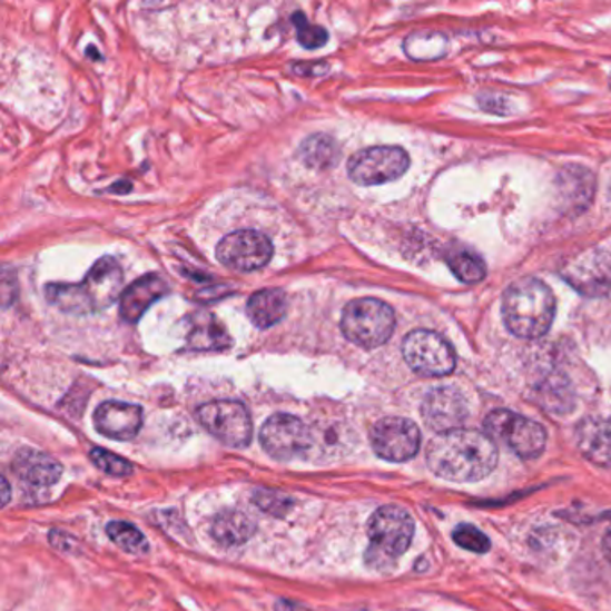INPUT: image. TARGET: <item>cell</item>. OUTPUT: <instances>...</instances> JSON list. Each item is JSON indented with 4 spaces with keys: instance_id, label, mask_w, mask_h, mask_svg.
<instances>
[{
    "instance_id": "31",
    "label": "cell",
    "mask_w": 611,
    "mask_h": 611,
    "mask_svg": "<svg viewBox=\"0 0 611 611\" xmlns=\"http://www.w3.org/2000/svg\"><path fill=\"white\" fill-rule=\"evenodd\" d=\"M602 552H604V556H607V560L611 563V529L604 534V538H602Z\"/></svg>"
},
{
    "instance_id": "26",
    "label": "cell",
    "mask_w": 611,
    "mask_h": 611,
    "mask_svg": "<svg viewBox=\"0 0 611 611\" xmlns=\"http://www.w3.org/2000/svg\"><path fill=\"white\" fill-rule=\"evenodd\" d=\"M90 460L97 469L102 470L105 474L111 475V477H128V475L134 474L131 463L122 460L119 455L105 451V449H93L90 452Z\"/></svg>"
},
{
    "instance_id": "25",
    "label": "cell",
    "mask_w": 611,
    "mask_h": 611,
    "mask_svg": "<svg viewBox=\"0 0 611 611\" xmlns=\"http://www.w3.org/2000/svg\"><path fill=\"white\" fill-rule=\"evenodd\" d=\"M254 504L255 506L260 507L267 515L282 519V516L287 515V513L293 510L295 501H293L287 493L260 487V490H257V492L254 493Z\"/></svg>"
},
{
    "instance_id": "34",
    "label": "cell",
    "mask_w": 611,
    "mask_h": 611,
    "mask_svg": "<svg viewBox=\"0 0 611 611\" xmlns=\"http://www.w3.org/2000/svg\"><path fill=\"white\" fill-rule=\"evenodd\" d=\"M611 423V422H610Z\"/></svg>"
},
{
    "instance_id": "3",
    "label": "cell",
    "mask_w": 611,
    "mask_h": 611,
    "mask_svg": "<svg viewBox=\"0 0 611 611\" xmlns=\"http://www.w3.org/2000/svg\"><path fill=\"white\" fill-rule=\"evenodd\" d=\"M556 314V299L542 280L522 278L506 290L502 316L511 334L522 339L545 336Z\"/></svg>"
},
{
    "instance_id": "2",
    "label": "cell",
    "mask_w": 611,
    "mask_h": 611,
    "mask_svg": "<svg viewBox=\"0 0 611 611\" xmlns=\"http://www.w3.org/2000/svg\"><path fill=\"white\" fill-rule=\"evenodd\" d=\"M125 273L116 258L105 257L93 264L81 284H51L47 299L65 313L88 314L110 307L119 298Z\"/></svg>"
},
{
    "instance_id": "19",
    "label": "cell",
    "mask_w": 611,
    "mask_h": 611,
    "mask_svg": "<svg viewBox=\"0 0 611 611\" xmlns=\"http://www.w3.org/2000/svg\"><path fill=\"white\" fill-rule=\"evenodd\" d=\"M246 313L255 327L263 331L272 328L273 325L282 322L287 313V296L282 289L258 290L248 299Z\"/></svg>"
},
{
    "instance_id": "28",
    "label": "cell",
    "mask_w": 611,
    "mask_h": 611,
    "mask_svg": "<svg viewBox=\"0 0 611 611\" xmlns=\"http://www.w3.org/2000/svg\"><path fill=\"white\" fill-rule=\"evenodd\" d=\"M296 28H298V42L305 47V49H317L327 43L328 32L319 26H313L305 19L304 13L295 14Z\"/></svg>"
},
{
    "instance_id": "6",
    "label": "cell",
    "mask_w": 611,
    "mask_h": 611,
    "mask_svg": "<svg viewBox=\"0 0 611 611\" xmlns=\"http://www.w3.org/2000/svg\"><path fill=\"white\" fill-rule=\"evenodd\" d=\"M487 436L502 440L524 460H534L548 445V433L540 423L507 410L493 411L484 420Z\"/></svg>"
},
{
    "instance_id": "16",
    "label": "cell",
    "mask_w": 611,
    "mask_h": 611,
    "mask_svg": "<svg viewBox=\"0 0 611 611\" xmlns=\"http://www.w3.org/2000/svg\"><path fill=\"white\" fill-rule=\"evenodd\" d=\"M13 472L26 486L43 490L60 481L63 469L51 455L32 449H22L13 457Z\"/></svg>"
},
{
    "instance_id": "27",
    "label": "cell",
    "mask_w": 611,
    "mask_h": 611,
    "mask_svg": "<svg viewBox=\"0 0 611 611\" xmlns=\"http://www.w3.org/2000/svg\"><path fill=\"white\" fill-rule=\"evenodd\" d=\"M454 542L460 545V548L466 549V551L475 552V554H484V552L490 551L492 543L487 540L486 534L483 531H479L477 528L470 524H461L454 529L452 533Z\"/></svg>"
},
{
    "instance_id": "4",
    "label": "cell",
    "mask_w": 611,
    "mask_h": 611,
    "mask_svg": "<svg viewBox=\"0 0 611 611\" xmlns=\"http://www.w3.org/2000/svg\"><path fill=\"white\" fill-rule=\"evenodd\" d=\"M414 522L407 511L398 506H384L373 513L368 524L369 548L366 565L387 569L410 549L413 542Z\"/></svg>"
},
{
    "instance_id": "13",
    "label": "cell",
    "mask_w": 611,
    "mask_h": 611,
    "mask_svg": "<svg viewBox=\"0 0 611 611\" xmlns=\"http://www.w3.org/2000/svg\"><path fill=\"white\" fill-rule=\"evenodd\" d=\"M561 275L583 295H607L611 289V257L601 249H590L572 258Z\"/></svg>"
},
{
    "instance_id": "30",
    "label": "cell",
    "mask_w": 611,
    "mask_h": 611,
    "mask_svg": "<svg viewBox=\"0 0 611 611\" xmlns=\"http://www.w3.org/2000/svg\"><path fill=\"white\" fill-rule=\"evenodd\" d=\"M305 69H307L305 65H295V70L296 72H298V75L307 76V72H305ZM317 69L327 70V65L325 63L313 65V67H311V76L317 75L316 72Z\"/></svg>"
},
{
    "instance_id": "23",
    "label": "cell",
    "mask_w": 611,
    "mask_h": 611,
    "mask_svg": "<svg viewBox=\"0 0 611 611\" xmlns=\"http://www.w3.org/2000/svg\"><path fill=\"white\" fill-rule=\"evenodd\" d=\"M449 266L464 284H477L486 276V264L483 258L470 249H457L449 255Z\"/></svg>"
},
{
    "instance_id": "21",
    "label": "cell",
    "mask_w": 611,
    "mask_h": 611,
    "mask_svg": "<svg viewBox=\"0 0 611 611\" xmlns=\"http://www.w3.org/2000/svg\"><path fill=\"white\" fill-rule=\"evenodd\" d=\"M299 155H302V160L308 167L328 169V167H334L339 161L341 151L334 138L328 137V135H314V137H308L302 144Z\"/></svg>"
},
{
    "instance_id": "32",
    "label": "cell",
    "mask_w": 611,
    "mask_h": 611,
    "mask_svg": "<svg viewBox=\"0 0 611 611\" xmlns=\"http://www.w3.org/2000/svg\"><path fill=\"white\" fill-rule=\"evenodd\" d=\"M0 481H2V496H4V499H2V504H8V501H10V484H8V481H6L4 477L0 479Z\"/></svg>"
},
{
    "instance_id": "11",
    "label": "cell",
    "mask_w": 611,
    "mask_h": 611,
    "mask_svg": "<svg viewBox=\"0 0 611 611\" xmlns=\"http://www.w3.org/2000/svg\"><path fill=\"white\" fill-rule=\"evenodd\" d=\"M219 263L235 272H257L269 264L273 244L267 235L255 230H239L226 235L216 249Z\"/></svg>"
},
{
    "instance_id": "22",
    "label": "cell",
    "mask_w": 611,
    "mask_h": 611,
    "mask_svg": "<svg viewBox=\"0 0 611 611\" xmlns=\"http://www.w3.org/2000/svg\"><path fill=\"white\" fill-rule=\"evenodd\" d=\"M405 55L414 61L440 60L449 51V42L442 32L422 31L411 35L404 43Z\"/></svg>"
},
{
    "instance_id": "29",
    "label": "cell",
    "mask_w": 611,
    "mask_h": 611,
    "mask_svg": "<svg viewBox=\"0 0 611 611\" xmlns=\"http://www.w3.org/2000/svg\"><path fill=\"white\" fill-rule=\"evenodd\" d=\"M276 611H311L308 608L302 607L299 602L287 601V599H280L276 602Z\"/></svg>"
},
{
    "instance_id": "9",
    "label": "cell",
    "mask_w": 611,
    "mask_h": 611,
    "mask_svg": "<svg viewBox=\"0 0 611 611\" xmlns=\"http://www.w3.org/2000/svg\"><path fill=\"white\" fill-rule=\"evenodd\" d=\"M402 354L411 369L425 377H445L455 368L454 348L434 332H411L404 339Z\"/></svg>"
},
{
    "instance_id": "24",
    "label": "cell",
    "mask_w": 611,
    "mask_h": 611,
    "mask_svg": "<svg viewBox=\"0 0 611 611\" xmlns=\"http://www.w3.org/2000/svg\"><path fill=\"white\" fill-rule=\"evenodd\" d=\"M106 533L111 538V542L129 554H146L148 552V540L135 525L128 524V522H110L106 528Z\"/></svg>"
},
{
    "instance_id": "1",
    "label": "cell",
    "mask_w": 611,
    "mask_h": 611,
    "mask_svg": "<svg viewBox=\"0 0 611 611\" xmlns=\"http://www.w3.org/2000/svg\"><path fill=\"white\" fill-rule=\"evenodd\" d=\"M499 461L495 443L486 434L457 428L437 434L427 446V463L437 477L452 483H474L487 477Z\"/></svg>"
},
{
    "instance_id": "5",
    "label": "cell",
    "mask_w": 611,
    "mask_h": 611,
    "mask_svg": "<svg viewBox=\"0 0 611 611\" xmlns=\"http://www.w3.org/2000/svg\"><path fill=\"white\" fill-rule=\"evenodd\" d=\"M396 319L390 305L381 299H354L341 317V331L346 339L363 348H378L393 336Z\"/></svg>"
},
{
    "instance_id": "14",
    "label": "cell",
    "mask_w": 611,
    "mask_h": 611,
    "mask_svg": "<svg viewBox=\"0 0 611 611\" xmlns=\"http://www.w3.org/2000/svg\"><path fill=\"white\" fill-rule=\"evenodd\" d=\"M422 416L428 427L445 434L457 431L469 416L466 401L454 387H436L422 404Z\"/></svg>"
},
{
    "instance_id": "33",
    "label": "cell",
    "mask_w": 611,
    "mask_h": 611,
    "mask_svg": "<svg viewBox=\"0 0 611 611\" xmlns=\"http://www.w3.org/2000/svg\"><path fill=\"white\" fill-rule=\"evenodd\" d=\"M610 87H611V76H610Z\"/></svg>"
},
{
    "instance_id": "15",
    "label": "cell",
    "mask_w": 611,
    "mask_h": 611,
    "mask_svg": "<svg viewBox=\"0 0 611 611\" xmlns=\"http://www.w3.org/2000/svg\"><path fill=\"white\" fill-rule=\"evenodd\" d=\"M93 423L102 436L128 442L142 428V407L126 402H105L93 413Z\"/></svg>"
},
{
    "instance_id": "8",
    "label": "cell",
    "mask_w": 611,
    "mask_h": 611,
    "mask_svg": "<svg viewBox=\"0 0 611 611\" xmlns=\"http://www.w3.org/2000/svg\"><path fill=\"white\" fill-rule=\"evenodd\" d=\"M410 169V155L402 148L378 146L355 152L348 161V176L354 184L372 187L404 176Z\"/></svg>"
},
{
    "instance_id": "17",
    "label": "cell",
    "mask_w": 611,
    "mask_h": 611,
    "mask_svg": "<svg viewBox=\"0 0 611 611\" xmlns=\"http://www.w3.org/2000/svg\"><path fill=\"white\" fill-rule=\"evenodd\" d=\"M169 293L166 282L160 276L148 275L138 278L120 296L119 314L125 322L135 323L155 302Z\"/></svg>"
},
{
    "instance_id": "7",
    "label": "cell",
    "mask_w": 611,
    "mask_h": 611,
    "mask_svg": "<svg viewBox=\"0 0 611 611\" xmlns=\"http://www.w3.org/2000/svg\"><path fill=\"white\" fill-rule=\"evenodd\" d=\"M198 422L225 445L244 449L254 437V422L240 402L216 401L201 405Z\"/></svg>"
},
{
    "instance_id": "10",
    "label": "cell",
    "mask_w": 611,
    "mask_h": 611,
    "mask_svg": "<svg viewBox=\"0 0 611 611\" xmlns=\"http://www.w3.org/2000/svg\"><path fill=\"white\" fill-rule=\"evenodd\" d=\"M260 443L275 460L290 461L313 449L314 434L307 423L293 414L278 413L264 423Z\"/></svg>"
},
{
    "instance_id": "20",
    "label": "cell",
    "mask_w": 611,
    "mask_h": 611,
    "mask_svg": "<svg viewBox=\"0 0 611 611\" xmlns=\"http://www.w3.org/2000/svg\"><path fill=\"white\" fill-rule=\"evenodd\" d=\"M255 531L257 528L254 520L246 513L235 510L223 511L211 524V536L216 538V542L221 543L223 548H239L254 536Z\"/></svg>"
},
{
    "instance_id": "12",
    "label": "cell",
    "mask_w": 611,
    "mask_h": 611,
    "mask_svg": "<svg viewBox=\"0 0 611 611\" xmlns=\"http://www.w3.org/2000/svg\"><path fill=\"white\" fill-rule=\"evenodd\" d=\"M420 443H422L420 428L411 420L391 416L373 425V451L377 452L382 460L393 461V463L410 461L418 454Z\"/></svg>"
},
{
    "instance_id": "18",
    "label": "cell",
    "mask_w": 611,
    "mask_h": 611,
    "mask_svg": "<svg viewBox=\"0 0 611 611\" xmlns=\"http://www.w3.org/2000/svg\"><path fill=\"white\" fill-rule=\"evenodd\" d=\"M575 442L581 454L602 469L611 466V423L589 418L575 431Z\"/></svg>"
}]
</instances>
